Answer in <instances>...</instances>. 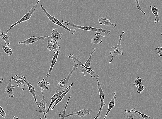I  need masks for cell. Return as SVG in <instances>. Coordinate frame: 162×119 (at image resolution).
Wrapping results in <instances>:
<instances>
[{"instance_id": "obj_1", "label": "cell", "mask_w": 162, "mask_h": 119, "mask_svg": "<svg viewBox=\"0 0 162 119\" xmlns=\"http://www.w3.org/2000/svg\"><path fill=\"white\" fill-rule=\"evenodd\" d=\"M75 64L74 66L72 67L71 71H70L68 76L66 78L62 79L58 83L56 88V93H59L65 90L66 89L68 86L69 79L71 77L72 74L74 73L76 70L78 68V64L77 63H75Z\"/></svg>"}, {"instance_id": "obj_2", "label": "cell", "mask_w": 162, "mask_h": 119, "mask_svg": "<svg viewBox=\"0 0 162 119\" xmlns=\"http://www.w3.org/2000/svg\"><path fill=\"white\" fill-rule=\"evenodd\" d=\"M62 23H65L68 26L71 27L77 30L80 29V30H85L89 31H95L96 32H100L105 33L107 35L110 34L111 31L107 30H104L102 28H94L91 27H85L75 25L73 23H70L68 21H65L63 20H62Z\"/></svg>"}, {"instance_id": "obj_3", "label": "cell", "mask_w": 162, "mask_h": 119, "mask_svg": "<svg viewBox=\"0 0 162 119\" xmlns=\"http://www.w3.org/2000/svg\"><path fill=\"white\" fill-rule=\"evenodd\" d=\"M40 0H38V1L36 4L34 5L30 11H29L25 15H24L23 17L20 20L17 22L15 23H14L12 25L8 30H2V33L5 34H7L9 32L10 30L14 27L15 26L18 25V24L20 23H21L23 22H25L28 21L30 20L31 18V16H32L33 14L35 13V11L37 9V6L39 4L40 2Z\"/></svg>"}, {"instance_id": "obj_4", "label": "cell", "mask_w": 162, "mask_h": 119, "mask_svg": "<svg viewBox=\"0 0 162 119\" xmlns=\"http://www.w3.org/2000/svg\"><path fill=\"white\" fill-rule=\"evenodd\" d=\"M125 33V31H123L121 34L120 35L118 44L113 45L111 48L110 53V55H112V59L109 62L110 64L118 56L124 55V53H123V48L121 45V42L122 35Z\"/></svg>"}, {"instance_id": "obj_5", "label": "cell", "mask_w": 162, "mask_h": 119, "mask_svg": "<svg viewBox=\"0 0 162 119\" xmlns=\"http://www.w3.org/2000/svg\"><path fill=\"white\" fill-rule=\"evenodd\" d=\"M40 8L41 9L43 10L44 14L46 15L48 18L53 23L55 24V25L61 27L62 28L64 29L65 30H66L67 31H69V32L71 33V34L73 35L76 32L75 30H72V29H70L68 28L67 27L63 25L62 24L60 23V22L58 20V19L55 17V16H52L50 15L42 5H41L40 6Z\"/></svg>"}, {"instance_id": "obj_6", "label": "cell", "mask_w": 162, "mask_h": 119, "mask_svg": "<svg viewBox=\"0 0 162 119\" xmlns=\"http://www.w3.org/2000/svg\"><path fill=\"white\" fill-rule=\"evenodd\" d=\"M68 57L70 59H72L75 63H77L80 66H82L83 67L85 68L87 72L89 74H90L91 77L93 78V80H94L96 77H97V78H100V76H99V75L97 74L91 68L86 67L84 64L81 62L80 59L75 56L74 54H70Z\"/></svg>"}, {"instance_id": "obj_7", "label": "cell", "mask_w": 162, "mask_h": 119, "mask_svg": "<svg viewBox=\"0 0 162 119\" xmlns=\"http://www.w3.org/2000/svg\"><path fill=\"white\" fill-rule=\"evenodd\" d=\"M97 77V80L98 83L97 86V88L100 94V99L101 101V106L100 110L98 111L97 114L96 116H94V118L95 119H98L99 118L101 117L100 113L101 111H102L103 106H106V104L104 103V99L105 98V93L103 91L101 85Z\"/></svg>"}, {"instance_id": "obj_8", "label": "cell", "mask_w": 162, "mask_h": 119, "mask_svg": "<svg viewBox=\"0 0 162 119\" xmlns=\"http://www.w3.org/2000/svg\"><path fill=\"white\" fill-rule=\"evenodd\" d=\"M15 75L16 77H19V79L23 80L25 82L26 85H27V86L28 87L29 90V91H30V93L32 95V96L33 97L34 99L35 102V104H34L35 105L38 106V103L37 99H36V90L35 87H33L32 86V85H31L30 83L29 82L27 81V78L25 77L22 76L21 77H20L18 76V75L16 74Z\"/></svg>"}, {"instance_id": "obj_9", "label": "cell", "mask_w": 162, "mask_h": 119, "mask_svg": "<svg viewBox=\"0 0 162 119\" xmlns=\"http://www.w3.org/2000/svg\"><path fill=\"white\" fill-rule=\"evenodd\" d=\"M51 38L50 37L48 36H42V37H36L35 36H32L30 38H28L25 40H24L21 42H19V45H29L32 44L37 42V41L40 40L45 39V38Z\"/></svg>"}, {"instance_id": "obj_10", "label": "cell", "mask_w": 162, "mask_h": 119, "mask_svg": "<svg viewBox=\"0 0 162 119\" xmlns=\"http://www.w3.org/2000/svg\"><path fill=\"white\" fill-rule=\"evenodd\" d=\"M93 110L91 109H88L85 108L77 112H71L68 114V115H65V117H68L71 116L78 115L81 118H83L87 115L89 114Z\"/></svg>"}, {"instance_id": "obj_11", "label": "cell", "mask_w": 162, "mask_h": 119, "mask_svg": "<svg viewBox=\"0 0 162 119\" xmlns=\"http://www.w3.org/2000/svg\"><path fill=\"white\" fill-rule=\"evenodd\" d=\"M43 95V99L42 101L40 102H37L38 106V108H40L39 113L40 114L43 113V116L45 119H47L46 117V104L47 103V102H46L44 94H43V90H41Z\"/></svg>"}, {"instance_id": "obj_12", "label": "cell", "mask_w": 162, "mask_h": 119, "mask_svg": "<svg viewBox=\"0 0 162 119\" xmlns=\"http://www.w3.org/2000/svg\"><path fill=\"white\" fill-rule=\"evenodd\" d=\"M105 38V36L103 35L101 33L97 32L95 34V37L91 39V43L93 45L101 44Z\"/></svg>"}, {"instance_id": "obj_13", "label": "cell", "mask_w": 162, "mask_h": 119, "mask_svg": "<svg viewBox=\"0 0 162 119\" xmlns=\"http://www.w3.org/2000/svg\"><path fill=\"white\" fill-rule=\"evenodd\" d=\"M12 79L9 80V83L5 88L6 93L9 98H14V90L15 87L12 85Z\"/></svg>"}, {"instance_id": "obj_14", "label": "cell", "mask_w": 162, "mask_h": 119, "mask_svg": "<svg viewBox=\"0 0 162 119\" xmlns=\"http://www.w3.org/2000/svg\"><path fill=\"white\" fill-rule=\"evenodd\" d=\"M63 35V34L60 33L58 32L57 29L55 28L52 29L50 38L52 41H56L59 42L62 39Z\"/></svg>"}, {"instance_id": "obj_15", "label": "cell", "mask_w": 162, "mask_h": 119, "mask_svg": "<svg viewBox=\"0 0 162 119\" xmlns=\"http://www.w3.org/2000/svg\"><path fill=\"white\" fill-rule=\"evenodd\" d=\"M58 42L56 41H47V49L48 50L52 52V51L57 49H60V45H57Z\"/></svg>"}, {"instance_id": "obj_16", "label": "cell", "mask_w": 162, "mask_h": 119, "mask_svg": "<svg viewBox=\"0 0 162 119\" xmlns=\"http://www.w3.org/2000/svg\"><path fill=\"white\" fill-rule=\"evenodd\" d=\"M74 86L73 83H72L70 85V86H69L68 87V88L65 91V92L64 93L60 95L59 97V98H57L56 101H55L54 105L52 106V111H53V109H54V108H55V107L60 102L62 101L63 98H64V97L66 95V94L68 93L70 90H71V87H72V86Z\"/></svg>"}, {"instance_id": "obj_17", "label": "cell", "mask_w": 162, "mask_h": 119, "mask_svg": "<svg viewBox=\"0 0 162 119\" xmlns=\"http://www.w3.org/2000/svg\"><path fill=\"white\" fill-rule=\"evenodd\" d=\"M60 50H57L56 52H54V55L52 59V64H51L49 71L48 72V74L46 75L47 77H49L51 74L53 68L57 61L58 55H59Z\"/></svg>"}, {"instance_id": "obj_18", "label": "cell", "mask_w": 162, "mask_h": 119, "mask_svg": "<svg viewBox=\"0 0 162 119\" xmlns=\"http://www.w3.org/2000/svg\"><path fill=\"white\" fill-rule=\"evenodd\" d=\"M110 19H107L105 17H101L98 19L99 23L100 25H104L106 26H113L116 27V23H110Z\"/></svg>"}, {"instance_id": "obj_19", "label": "cell", "mask_w": 162, "mask_h": 119, "mask_svg": "<svg viewBox=\"0 0 162 119\" xmlns=\"http://www.w3.org/2000/svg\"><path fill=\"white\" fill-rule=\"evenodd\" d=\"M140 115L135 111L125 113L124 116L125 119H140Z\"/></svg>"}, {"instance_id": "obj_20", "label": "cell", "mask_w": 162, "mask_h": 119, "mask_svg": "<svg viewBox=\"0 0 162 119\" xmlns=\"http://www.w3.org/2000/svg\"><path fill=\"white\" fill-rule=\"evenodd\" d=\"M66 89H65V90L64 91L59 92V93H55L54 95L51 98V101L50 105L49 107H48L47 111L46 112V115L47 113L49 112L51 108V107L53 105V104H54L56 101L57 98H59V97L60 95L64 93V92L66 90Z\"/></svg>"}, {"instance_id": "obj_21", "label": "cell", "mask_w": 162, "mask_h": 119, "mask_svg": "<svg viewBox=\"0 0 162 119\" xmlns=\"http://www.w3.org/2000/svg\"><path fill=\"white\" fill-rule=\"evenodd\" d=\"M116 99V93H114V94H113V99H112V100H111L110 103H109L108 110L107 113H106V115L105 116V117L103 119H106V117H107L108 114L110 113V111L115 106V99Z\"/></svg>"}, {"instance_id": "obj_22", "label": "cell", "mask_w": 162, "mask_h": 119, "mask_svg": "<svg viewBox=\"0 0 162 119\" xmlns=\"http://www.w3.org/2000/svg\"><path fill=\"white\" fill-rule=\"evenodd\" d=\"M50 85L49 83L46 82L45 79H43L42 81L39 82L37 83V86L40 87L41 90L43 91L45 89L48 90Z\"/></svg>"}, {"instance_id": "obj_23", "label": "cell", "mask_w": 162, "mask_h": 119, "mask_svg": "<svg viewBox=\"0 0 162 119\" xmlns=\"http://www.w3.org/2000/svg\"><path fill=\"white\" fill-rule=\"evenodd\" d=\"M11 79L16 81L17 87H19L22 90L25 91V89L26 87V84L25 81L22 79H16L14 77H12Z\"/></svg>"}, {"instance_id": "obj_24", "label": "cell", "mask_w": 162, "mask_h": 119, "mask_svg": "<svg viewBox=\"0 0 162 119\" xmlns=\"http://www.w3.org/2000/svg\"><path fill=\"white\" fill-rule=\"evenodd\" d=\"M150 8L151 9L152 13L155 16L156 19L154 20V23H158L160 21V18L158 15L159 9L157 8L155 6H150Z\"/></svg>"}, {"instance_id": "obj_25", "label": "cell", "mask_w": 162, "mask_h": 119, "mask_svg": "<svg viewBox=\"0 0 162 119\" xmlns=\"http://www.w3.org/2000/svg\"><path fill=\"white\" fill-rule=\"evenodd\" d=\"M0 38L5 42V46L9 47L10 45V35L8 34H5L0 33Z\"/></svg>"}, {"instance_id": "obj_26", "label": "cell", "mask_w": 162, "mask_h": 119, "mask_svg": "<svg viewBox=\"0 0 162 119\" xmlns=\"http://www.w3.org/2000/svg\"><path fill=\"white\" fill-rule=\"evenodd\" d=\"M131 111H135V112H136L137 113H138L140 115H141L142 116V118L144 119H154L153 117H150V116H147L145 114H142L141 112H139V111L136 110V108H132V110L130 111H128L127 110H125V113H127L131 112Z\"/></svg>"}, {"instance_id": "obj_27", "label": "cell", "mask_w": 162, "mask_h": 119, "mask_svg": "<svg viewBox=\"0 0 162 119\" xmlns=\"http://www.w3.org/2000/svg\"><path fill=\"white\" fill-rule=\"evenodd\" d=\"M96 50V48H94L93 51L91 52L90 56H89L85 64H84V65H85L86 67H89L91 66L92 57V55L93 53L95 52Z\"/></svg>"}, {"instance_id": "obj_28", "label": "cell", "mask_w": 162, "mask_h": 119, "mask_svg": "<svg viewBox=\"0 0 162 119\" xmlns=\"http://www.w3.org/2000/svg\"><path fill=\"white\" fill-rule=\"evenodd\" d=\"M2 49L4 52L6 53V54L8 56L11 55L13 53V52L12 51L11 49L9 47H7V46L5 45L3 46V47H2Z\"/></svg>"}, {"instance_id": "obj_29", "label": "cell", "mask_w": 162, "mask_h": 119, "mask_svg": "<svg viewBox=\"0 0 162 119\" xmlns=\"http://www.w3.org/2000/svg\"><path fill=\"white\" fill-rule=\"evenodd\" d=\"M71 98V96H69V98L68 99V100L67 101V103L66 104V106H65L64 110L63 111L62 113H60L59 114V117H60V118H60V119H64L65 115V113H66V110L67 105H68V104L70 98Z\"/></svg>"}, {"instance_id": "obj_30", "label": "cell", "mask_w": 162, "mask_h": 119, "mask_svg": "<svg viewBox=\"0 0 162 119\" xmlns=\"http://www.w3.org/2000/svg\"><path fill=\"white\" fill-rule=\"evenodd\" d=\"M143 79L140 78L139 77H138L135 80L134 83V86H135L138 87L139 86L142 81H143Z\"/></svg>"}, {"instance_id": "obj_31", "label": "cell", "mask_w": 162, "mask_h": 119, "mask_svg": "<svg viewBox=\"0 0 162 119\" xmlns=\"http://www.w3.org/2000/svg\"><path fill=\"white\" fill-rule=\"evenodd\" d=\"M136 1V5L137 8L138 9V10L141 11L142 13H143L144 14V15L145 16L146 15V14L144 11L142 10L141 6H140L139 3V0H135Z\"/></svg>"}, {"instance_id": "obj_32", "label": "cell", "mask_w": 162, "mask_h": 119, "mask_svg": "<svg viewBox=\"0 0 162 119\" xmlns=\"http://www.w3.org/2000/svg\"><path fill=\"white\" fill-rule=\"evenodd\" d=\"M145 89H146L144 85L141 86H140L138 88L137 92L138 94H140L144 91Z\"/></svg>"}, {"instance_id": "obj_33", "label": "cell", "mask_w": 162, "mask_h": 119, "mask_svg": "<svg viewBox=\"0 0 162 119\" xmlns=\"http://www.w3.org/2000/svg\"><path fill=\"white\" fill-rule=\"evenodd\" d=\"M1 100H0L1 101ZM0 115L2 116L4 118H5L6 113L5 112L3 109L2 108L1 105H0Z\"/></svg>"}, {"instance_id": "obj_34", "label": "cell", "mask_w": 162, "mask_h": 119, "mask_svg": "<svg viewBox=\"0 0 162 119\" xmlns=\"http://www.w3.org/2000/svg\"><path fill=\"white\" fill-rule=\"evenodd\" d=\"M156 50H157V52L159 55V57H162V47L159 48L157 47L156 48Z\"/></svg>"}, {"instance_id": "obj_35", "label": "cell", "mask_w": 162, "mask_h": 119, "mask_svg": "<svg viewBox=\"0 0 162 119\" xmlns=\"http://www.w3.org/2000/svg\"><path fill=\"white\" fill-rule=\"evenodd\" d=\"M81 69H82L81 71L82 73L83 74V76H85L86 75V70L85 68H84V67L81 68Z\"/></svg>"}, {"instance_id": "obj_36", "label": "cell", "mask_w": 162, "mask_h": 119, "mask_svg": "<svg viewBox=\"0 0 162 119\" xmlns=\"http://www.w3.org/2000/svg\"><path fill=\"white\" fill-rule=\"evenodd\" d=\"M3 80H4L3 78H1V77H0V82H3Z\"/></svg>"}, {"instance_id": "obj_37", "label": "cell", "mask_w": 162, "mask_h": 119, "mask_svg": "<svg viewBox=\"0 0 162 119\" xmlns=\"http://www.w3.org/2000/svg\"><path fill=\"white\" fill-rule=\"evenodd\" d=\"M13 119H21L18 117H16L15 116H13Z\"/></svg>"}, {"instance_id": "obj_38", "label": "cell", "mask_w": 162, "mask_h": 119, "mask_svg": "<svg viewBox=\"0 0 162 119\" xmlns=\"http://www.w3.org/2000/svg\"><path fill=\"white\" fill-rule=\"evenodd\" d=\"M2 82H0V84H1V83H2Z\"/></svg>"}, {"instance_id": "obj_39", "label": "cell", "mask_w": 162, "mask_h": 119, "mask_svg": "<svg viewBox=\"0 0 162 119\" xmlns=\"http://www.w3.org/2000/svg\"><path fill=\"white\" fill-rule=\"evenodd\" d=\"M161 35L162 36V33L161 34Z\"/></svg>"}, {"instance_id": "obj_40", "label": "cell", "mask_w": 162, "mask_h": 119, "mask_svg": "<svg viewBox=\"0 0 162 119\" xmlns=\"http://www.w3.org/2000/svg\"><path fill=\"white\" fill-rule=\"evenodd\" d=\"M40 119H42V118H40Z\"/></svg>"}, {"instance_id": "obj_41", "label": "cell", "mask_w": 162, "mask_h": 119, "mask_svg": "<svg viewBox=\"0 0 162 119\" xmlns=\"http://www.w3.org/2000/svg\"><path fill=\"white\" fill-rule=\"evenodd\" d=\"M1 31V29H0V31Z\"/></svg>"}, {"instance_id": "obj_42", "label": "cell", "mask_w": 162, "mask_h": 119, "mask_svg": "<svg viewBox=\"0 0 162 119\" xmlns=\"http://www.w3.org/2000/svg\"><path fill=\"white\" fill-rule=\"evenodd\" d=\"M0 91H1V89H0Z\"/></svg>"}]
</instances>
